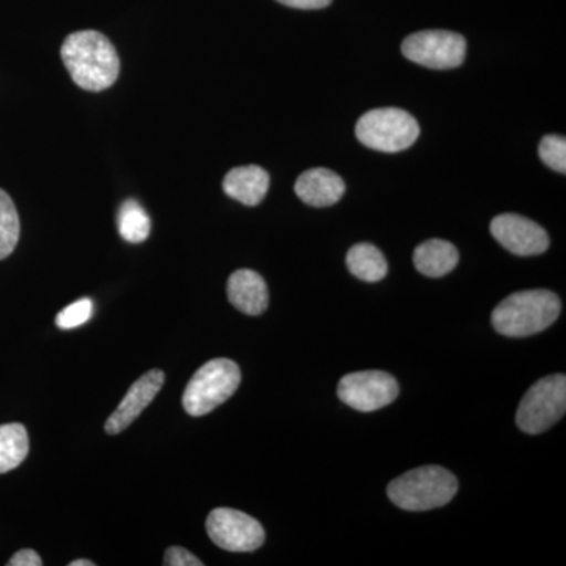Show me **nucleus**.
Here are the masks:
<instances>
[{
    "instance_id": "nucleus-1",
    "label": "nucleus",
    "mask_w": 566,
    "mask_h": 566,
    "mask_svg": "<svg viewBox=\"0 0 566 566\" xmlns=\"http://www.w3.org/2000/svg\"><path fill=\"white\" fill-rule=\"evenodd\" d=\"M61 54L70 76L84 91H106L115 84L120 74L117 50L103 33H71L63 41Z\"/></svg>"
},
{
    "instance_id": "nucleus-2",
    "label": "nucleus",
    "mask_w": 566,
    "mask_h": 566,
    "mask_svg": "<svg viewBox=\"0 0 566 566\" xmlns=\"http://www.w3.org/2000/svg\"><path fill=\"white\" fill-rule=\"evenodd\" d=\"M560 300L547 290L510 294L493 311L494 329L505 337H528L542 333L560 315Z\"/></svg>"
},
{
    "instance_id": "nucleus-3",
    "label": "nucleus",
    "mask_w": 566,
    "mask_h": 566,
    "mask_svg": "<svg viewBox=\"0 0 566 566\" xmlns=\"http://www.w3.org/2000/svg\"><path fill=\"white\" fill-rule=\"evenodd\" d=\"M458 480L441 465H423L392 480L387 494L395 505L408 512H428L455 497Z\"/></svg>"
},
{
    "instance_id": "nucleus-4",
    "label": "nucleus",
    "mask_w": 566,
    "mask_h": 566,
    "mask_svg": "<svg viewBox=\"0 0 566 566\" xmlns=\"http://www.w3.org/2000/svg\"><path fill=\"white\" fill-rule=\"evenodd\" d=\"M241 382V370L230 359H212L200 367L186 386L182 408L189 416L208 415L226 403Z\"/></svg>"
},
{
    "instance_id": "nucleus-5",
    "label": "nucleus",
    "mask_w": 566,
    "mask_h": 566,
    "mask_svg": "<svg viewBox=\"0 0 566 566\" xmlns=\"http://www.w3.org/2000/svg\"><path fill=\"white\" fill-rule=\"evenodd\" d=\"M419 134L416 118L397 107L367 112L356 125V137L360 144L382 153L406 150L415 144Z\"/></svg>"
},
{
    "instance_id": "nucleus-6",
    "label": "nucleus",
    "mask_w": 566,
    "mask_h": 566,
    "mask_svg": "<svg viewBox=\"0 0 566 566\" xmlns=\"http://www.w3.org/2000/svg\"><path fill=\"white\" fill-rule=\"evenodd\" d=\"M566 411L565 375H551L536 381L521 400L516 423L527 434H539L556 424Z\"/></svg>"
},
{
    "instance_id": "nucleus-7",
    "label": "nucleus",
    "mask_w": 566,
    "mask_h": 566,
    "mask_svg": "<svg viewBox=\"0 0 566 566\" xmlns=\"http://www.w3.org/2000/svg\"><path fill=\"white\" fill-rule=\"evenodd\" d=\"M401 52L408 61L427 69H457L464 62L465 40L455 32L422 31L405 39Z\"/></svg>"
},
{
    "instance_id": "nucleus-8",
    "label": "nucleus",
    "mask_w": 566,
    "mask_h": 566,
    "mask_svg": "<svg viewBox=\"0 0 566 566\" xmlns=\"http://www.w3.org/2000/svg\"><path fill=\"white\" fill-rule=\"evenodd\" d=\"M211 542L230 553H252L264 543V528L240 510L216 509L207 520Z\"/></svg>"
},
{
    "instance_id": "nucleus-9",
    "label": "nucleus",
    "mask_w": 566,
    "mask_h": 566,
    "mask_svg": "<svg viewBox=\"0 0 566 566\" xmlns=\"http://www.w3.org/2000/svg\"><path fill=\"white\" fill-rule=\"evenodd\" d=\"M398 382L386 371H356L338 382V398L349 408L360 412H374L397 400Z\"/></svg>"
},
{
    "instance_id": "nucleus-10",
    "label": "nucleus",
    "mask_w": 566,
    "mask_h": 566,
    "mask_svg": "<svg viewBox=\"0 0 566 566\" xmlns=\"http://www.w3.org/2000/svg\"><path fill=\"white\" fill-rule=\"evenodd\" d=\"M491 233L506 251L520 256L539 255L549 248V237L542 226L512 212L495 216Z\"/></svg>"
},
{
    "instance_id": "nucleus-11",
    "label": "nucleus",
    "mask_w": 566,
    "mask_h": 566,
    "mask_svg": "<svg viewBox=\"0 0 566 566\" xmlns=\"http://www.w3.org/2000/svg\"><path fill=\"white\" fill-rule=\"evenodd\" d=\"M166 375L163 370H150L140 376L123 398L122 403L112 412L104 430L107 434H120L142 415L163 389Z\"/></svg>"
},
{
    "instance_id": "nucleus-12",
    "label": "nucleus",
    "mask_w": 566,
    "mask_h": 566,
    "mask_svg": "<svg viewBox=\"0 0 566 566\" xmlns=\"http://www.w3.org/2000/svg\"><path fill=\"white\" fill-rule=\"evenodd\" d=\"M345 181L340 175L324 167H315L301 175L294 185V192L305 205L315 208L331 207L344 197Z\"/></svg>"
},
{
    "instance_id": "nucleus-13",
    "label": "nucleus",
    "mask_w": 566,
    "mask_h": 566,
    "mask_svg": "<svg viewBox=\"0 0 566 566\" xmlns=\"http://www.w3.org/2000/svg\"><path fill=\"white\" fill-rule=\"evenodd\" d=\"M230 304L245 315H262L270 304L266 282L252 270H238L227 283Z\"/></svg>"
},
{
    "instance_id": "nucleus-14",
    "label": "nucleus",
    "mask_w": 566,
    "mask_h": 566,
    "mask_svg": "<svg viewBox=\"0 0 566 566\" xmlns=\"http://www.w3.org/2000/svg\"><path fill=\"white\" fill-rule=\"evenodd\" d=\"M222 188L237 202L256 207L270 189V174L260 166L234 167L223 178Z\"/></svg>"
},
{
    "instance_id": "nucleus-15",
    "label": "nucleus",
    "mask_w": 566,
    "mask_h": 566,
    "mask_svg": "<svg viewBox=\"0 0 566 566\" xmlns=\"http://www.w3.org/2000/svg\"><path fill=\"white\" fill-rule=\"evenodd\" d=\"M460 260L455 245L444 240H430L417 245L415 266L427 277H442L455 270Z\"/></svg>"
},
{
    "instance_id": "nucleus-16",
    "label": "nucleus",
    "mask_w": 566,
    "mask_h": 566,
    "mask_svg": "<svg viewBox=\"0 0 566 566\" xmlns=\"http://www.w3.org/2000/svg\"><path fill=\"white\" fill-rule=\"evenodd\" d=\"M346 266L354 277L364 282H379L387 275V262L382 252L374 244L353 245L346 255Z\"/></svg>"
},
{
    "instance_id": "nucleus-17",
    "label": "nucleus",
    "mask_w": 566,
    "mask_h": 566,
    "mask_svg": "<svg viewBox=\"0 0 566 566\" xmlns=\"http://www.w3.org/2000/svg\"><path fill=\"white\" fill-rule=\"evenodd\" d=\"M29 455V434L24 424H0V474L13 471Z\"/></svg>"
},
{
    "instance_id": "nucleus-18",
    "label": "nucleus",
    "mask_w": 566,
    "mask_h": 566,
    "mask_svg": "<svg viewBox=\"0 0 566 566\" xmlns=\"http://www.w3.org/2000/svg\"><path fill=\"white\" fill-rule=\"evenodd\" d=\"M118 233L128 243L139 244L150 234L151 222L147 211L136 200L123 202L117 214Z\"/></svg>"
},
{
    "instance_id": "nucleus-19",
    "label": "nucleus",
    "mask_w": 566,
    "mask_h": 566,
    "mask_svg": "<svg viewBox=\"0 0 566 566\" xmlns=\"http://www.w3.org/2000/svg\"><path fill=\"white\" fill-rule=\"evenodd\" d=\"M20 216L9 193L0 189V260L13 253L20 241Z\"/></svg>"
},
{
    "instance_id": "nucleus-20",
    "label": "nucleus",
    "mask_w": 566,
    "mask_h": 566,
    "mask_svg": "<svg viewBox=\"0 0 566 566\" xmlns=\"http://www.w3.org/2000/svg\"><path fill=\"white\" fill-rule=\"evenodd\" d=\"M539 158L556 172L566 174V139L564 136H546L539 142Z\"/></svg>"
},
{
    "instance_id": "nucleus-21",
    "label": "nucleus",
    "mask_w": 566,
    "mask_h": 566,
    "mask_svg": "<svg viewBox=\"0 0 566 566\" xmlns=\"http://www.w3.org/2000/svg\"><path fill=\"white\" fill-rule=\"evenodd\" d=\"M93 315V301L88 297L76 301V303L70 304L69 307L63 308L61 314L55 316V324L61 329H74L80 327L82 324L88 322Z\"/></svg>"
},
{
    "instance_id": "nucleus-22",
    "label": "nucleus",
    "mask_w": 566,
    "mask_h": 566,
    "mask_svg": "<svg viewBox=\"0 0 566 566\" xmlns=\"http://www.w3.org/2000/svg\"><path fill=\"white\" fill-rule=\"evenodd\" d=\"M164 565L167 566H202L203 562L199 560L192 553L186 551L185 547H169L164 554Z\"/></svg>"
},
{
    "instance_id": "nucleus-23",
    "label": "nucleus",
    "mask_w": 566,
    "mask_h": 566,
    "mask_svg": "<svg viewBox=\"0 0 566 566\" xmlns=\"http://www.w3.org/2000/svg\"><path fill=\"white\" fill-rule=\"evenodd\" d=\"M9 566H41L43 560L35 551L22 549L10 558Z\"/></svg>"
},
{
    "instance_id": "nucleus-24",
    "label": "nucleus",
    "mask_w": 566,
    "mask_h": 566,
    "mask_svg": "<svg viewBox=\"0 0 566 566\" xmlns=\"http://www.w3.org/2000/svg\"><path fill=\"white\" fill-rule=\"evenodd\" d=\"M282 6L292 7L300 10H319L329 6L333 0H277Z\"/></svg>"
},
{
    "instance_id": "nucleus-25",
    "label": "nucleus",
    "mask_w": 566,
    "mask_h": 566,
    "mask_svg": "<svg viewBox=\"0 0 566 566\" xmlns=\"http://www.w3.org/2000/svg\"><path fill=\"white\" fill-rule=\"evenodd\" d=\"M70 566H95L92 560H85V558H82V560H74L71 562Z\"/></svg>"
}]
</instances>
